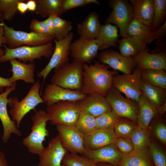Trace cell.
Here are the masks:
<instances>
[{
    "label": "cell",
    "instance_id": "obj_34",
    "mask_svg": "<svg viewBox=\"0 0 166 166\" xmlns=\"http://www.w3.org/2000/svg\"><path fill=\"white\" fill-rule=\"evenodd\" d=\"M130 139L133 144L135 152L148 148L151 142L147 131L138 126H136Z\"/></svg>",
    "mask_w": 166,
    "mask_h": 166
},
{
    "label": "cell",
    "instance_id": "obj_3",
    "mask_svg": "<svg viewBox=\"0 0 166 166\" xmlns=\"http://www.w3.org/2000/svg\"><path fill=\"white\" fill-rule=\"evenodd\" d=\"M84 64L73 60L55 68L51 83L65 89L81 91Z\"/></svg>",
    "mask_w": 166,
    "mask_h": 166
},
{
    "label": "cell",
    "instance_id": "obj_28",
    "mask_svg": "<svg viewBox=\"0 0 166 166\" xmlns=\"http://www.w3.org/2000/svg\"><path fill=\"white\" fill-rule=\"evenodd\" d=\"M118 42L120 53L124 57H133L143 52L149 50L147 44L132 37L123 38Z\"/></svg>",
    "mask_w": 166,
    "mask_h": 166
},
{
    "label": "cell",
    "instance_id": "obj_20",
    "mask_svg": "<svg viewBox=\"0 0 166 166\" xmlns=\"http://www.w3.org/2000/svg\"><path fill=\"white\" fill-rule=\"evenodd\" d=\"M81 109L96 117L112 109L105 97L94 93L79 101Z\"/></svg>",
    "mask_w": 166,
    "mask_h": 166
},
{
    "label": "cell",
    "instance_id": "obj_23",
    "mask_svg": "<svg viewBox=\"0 0 166 166\" xmlns=\"http://www.w3.org/2000/svg\"><path fill=\"white\" fill-rule=\"evenodd\" d=\"M133 18L151 28L154 18L153 0H130Z\"/></svg>",
    "mask_w": 166,
    "mask_h": 166
},
{
    "label": "cell",
    "instance_id": "obj_17",
    "mask_svg": "<svg viewBox=\"0 0 166 166\" xmlns=\"http://www.w3.org/2000/svg\"><path fill=\"white\" fill-rule=\"evenodd\" d=\"M16 86L8 87L4 92L0 94V120L3 128L2 140L4 143L7 142L12 134L18 136H22L21 131L18 129L15 122L10 117L8 113L7 106L8 103L9 95L15 90Z\"/></svg>",
    "mask_w": 166,
    "mask_h": 166
},
{
    "label": "cell",
    "instance_id": "obj_41",
    "mask_svg": "<svg viewBox=\"0 0 166 166\" xmlns=\"http://www.w3.org/2000/svg\"><path fill=\"white\" fill-rule=\"evenodd\" d=\"M135 127L128 122L120 119L115 125L114 131L117 136L130 138Z\"/></svg>",
    "mask_w": 166,
    "mask_h": 166
},
{
    "label": "cell",
    "instance_id": "obj_27",
    "mask_svg": "<svg viewBox=\"0 0 166 166\" xmlns=\"http://www.w3.org/2000/svg\"><path fill=\"white\" fill-rule=\"evenodd\" d=\"M127 35L146 44H150L155 40L151 29L133 18L127 27Z\"/></svg>",
    "mask_w": 166,
    "mask_h": 166
},
{
    "label": "cell",
    "instance_id": "obj_22",
    "mask_svg": "<svg viewBox=\"0 0 166 166\" xmlns=\"http://www.w3.org/2000/svg\"><path fill=\"white\" fill-rule=\"evenodd\" d=\"M12 76L9 78L12 83L22 80L26 83L34 84L35 82L34 71L35 65L33 62L29 64L22 62L16 59L10 60Z\"/></svg>",
    "mask_w": 166,
    "mask_h": 166
},
{
    "label": "cell",
    "instance_id": "obj_53",
    "mask_svg": "<svg viewBox=\"0 0 166 166\" xmlns=\"http://www.w3.org/2000/svg\"><path fill=\"white\" fill-rule=\"evenodd\" d=\"M166 111V102L164 103L158 109V112L161 114H163L165 113Z\"/></svg>",
    "mask_w": 166,
    "mask_h": 166
},
{
    "label": "cell",
    "instance_id": "obj_56",
    "mask_svg": "<svg viewBox=\"0 0 166 166\" xmlns=\"http://www.w3.org/2000/svg\"></svg>",
    "mask_w": 166,
    "mask_h": 166
},
{
    "label": "cell",
    "instance_id": "obj_38",
    "mask_svg": "<svg viewBox=\"0 0 166 166\" xmlns=\"http://www.w3.org/2000/svg\"><path fill=\"white\" fill-rule=\"evenodd\" d=\"M154 18L151 30H154L161 25L166 19V0H153Z\"/></svg>",
    "mask_w": 166,
    "mask_h": 166
},
{
    "label": "cell",
    "instance_id": "obj_19",
    "mask_svg": "<svg viewBox=\"0 0 166 166\" xmlns=\"http://www.w3.org/2000/svg\"><path fill=\"white\" fill-rule=\"evenodd\" d=\"M132 58L136 65V68L140 70L166 69L164 49L157 53H150L149 51H144Z\"/></svg>",
    "mask_w": 166,
    "mask_h": 166
},
{
    "label": "cell",
    "instance_id": "obj_48",
    "mask_svg": "<svg viewBox=\"0 0 166 166\" xmlns=\"http://www.w3.org/2000/svg\"><path fill=\"white\" fill-rule=\"evenodd\" d=\"M6 40L4 36V28L0 23V57L3 55L5 53V50L2 49L1 47L3 45L6 44Z\"/></svg>",
    "mask_w": 166,
    "mask_h": 166
},
{
    "label": "cell",
    "instance_id": "obj_7",
    "mask_svg": "<svg viewBox=\"0 0 166 166\" xmlns=\"http://www.w3.org/2000/svg\"><path fill=\"white\" fill-rule=\"evenodd\" d=\"M3 26L6 44L9 48L13 49L23 45L39 46L51 42L53 37L38 34L33 32H26L16 30L7 25L3 21L0 22Z\"/></svg>",
    "mask_w": 166,
    "mask_h": 166
},
{
    "label": "cell",
    "instance_id": "obj_6",
    "mask_svg": "<svg viewBox=\"0 0 166 166\" xmlns=\"http://www.w3.org/2000/svg\"><path fill=\"white\" fill-rule=\"evenodd\" d=\"M5 51L4 54L0 57V63L5 62L13 59H18L23 63L33 62L35 59L41 60L42 57H50L54 47L51 42L34 46L23 45L13 49L3 45Z\"/></svg>",
    "mask_w": 166,
    "mask_h": 166
},
{
    "label": "cell",
    "instance_id": "obj_39",
    "mask_svg": "<svg viewBox=\"0 0 166 166\" xmlns=\"http://www.w3.org/2000/svg\"><path fill=\"white\" fill-rule=\"evenodd\" d=\"M21 0H0V12L3 20L12 19L18 10V3Z\"/></svg>",
    "mask_w": 166,
    "mask_h": 166
},
{
    "label": "cell",
    "instance_id": "obj_45",
    "mask_svg": "<svg viewBox=\"0 0 166 166\" xmlns=\"http://www.w3.org/2000/svg\"><path fill=\"white\" fill-rule=\"evenodd\" d=\"M156 40L157 47L161 48L165 45V39L166 34V19L160 27L153 31Z\"/></svg>",
    "mask_w": 166,
    "mask_h": 166
},
{
    "label": "cell",
    "instance_id": "obj_15",
    "mask_svg": "<svg viewBox=\"0 0 166 166\" xmlns=\"http://www.w3.org/2000/svg\"><path fill=\"white\" fill-rule=\"evenodd\" d=\"M68 153L58 134L51 139L48 145L38 155L39 162L37 166H61L62 160Z\"/></svg>",
    "mask_w": 166,
    "mask_h": 166
},
{
    "label": "cell",
    "instance_id": "obj_18",
    "mask_svg": "<svg viewBox=\"0 0 166 166\" xmlns=\"http://www.w3.org/2000/svg\"><path fill=\"white\" fill-rule=\"evenodd\" d=\"M82 155L95 163H108L118 166L124 156L114 144L93 150L85 149Z\"/></svg>",
    "mask_w": 166,
    "mask_h": 166
},
{
    "label": "cell",
    "instance_id": "obj_11",
    "mask_svg": "<svg viewBox=\"0 0 166 166\" xmlns=\"http://www.w3.org/2000/svg\"><path fill=\"white\" fill-rule=\"evenodd\" d=\"M105 97L113 110L118 116L126 117L134 121H137V102L124 97L113 86Z\"/></svg>",
    "mask_w": 166,
    "mask_h": 166
},
{
    "label": "cell",
    "instance_id": "obj_13",
    "mask_svg": "<svg viewBox=\"0 0 166 166\" xmlns=\"http://www.w3.org/2000/svg\"><path fill=\"white\" fill-rule=\"evenodd\" d=\"M86 95L81 91L65 89L50 83L47 84L42 98L47 106L61 101H79Z\"/></svg>",
    "mask_w": 166,
    "mask_h": 166
},
{
    "label": "cell",
    "instance_id": "obj_30",
    "mask_svg": "<svg viewBox=\"0 0 166 166\" xmlns=\"http://www.w3.org/2000/svg\"><path fill=\"white\" fill-rule=\"evenodd\" d=\"M118 166H153L148 148L124 156Z\"/></svg>",
    "mask_w": 166,
    "mask_h": 166
},
{
    "label": "cell",
    "instance_id": "obj_49",
    "mask_svg": "<svg viewBox=\"0 0 166 166\" xmlns=\"http://www.w3.org/2000/svg\"><path fill=\"white\" fill-rule=\"evenodd\" d=\"M26 0H21L17 4V8L18 11L22 14H25L28 10L26 3L24 2Z\"/></svg>",
    "mask_w": 166,
    "mask_h": 166
},
{
    "label": "cell",
    "instance_id": "obj_25",
    "mask_svg": "<svg viewBox=\"0 0 166 166\" xmlns=\"http://www.w3.org/2000/svg\"><path fill=\"white\" fill-rule=\"evenodd\" d=\"M118 27L110 23L101 25L95 39L99 44V50L106 49L113 46L117 47L119 41Z\"/></svg>",
    "mask_w": 166,
    "mask_h": 166
},
{
    "label": "cell",
    "instance_id": "obj_29",
    "mask_svg": "<svg viewBox=\"0 0 166 166\" xmlns=\"http://www.w3.org/2000/svg\"><path fill=\"white\" fill-rule=\"evenodd\" d=\"M140 88L142 94L158 110L166 102V89L152 85L142 79Z\"/></svg>",
    "mask_w": 166,
    "mask_h": 166
},
{
    "label": "cell",
    "instance_id": "obj_37",
    "mask_svg": "<svg viewBox=\"0 0 166 166\" xmlns=\"http://www.w3.org/2000/svg\"><path fill=\"white\" fill-rule=\"evenodd\" d=\"M61 164L63 166H97L87 157L71 153H68L64 156Z\"/></svg>",
    "mask_w": 166,
    "mask_h": 166
},
{
    "label": "cell",
    "instance_id": "obj_44",
    "mask_svg": "<svg viewBox=\"0 0 166 166\" xmlns=\"http://www.w3.org/2000/svg\"><path fill=\"white\" fill-rule=\"evenodd\" d=\"M29 28L31 32L55 38L53 33L48 28L43 21H41L34 19L31 21Z\"/></svg>",
    "mask_w": 166,
    "mask_h": 166
},
{
    "label": "cell",
    "instance_id": "obj_10",
    "mask_svg": "<svg viewBox=\"0 0 166 166\" xmlns=\"http://www.w3.org/2000/svg\"><path fill=\"white\" fill-rule=\"evenodd\" d=\"M141 80V70L136 68L131 73L113 76L112 86L128 99L138 103L142 95L140 88Z\"/></svg>",
    "mask_w": 166,
    "mask_h": 166
},
{
    "label": "cell",
    "instance_id": "obj_55",
    "mask_svg": "<svg viewBox=\"0 0 166 166\" xmlns=\"http://www.w3.org/2000/svg\"><path fill=\"white\" fill-rule=\"evenodd\" d=\"M0 21H1V22L3 21V20L2 19V14L0 12Z\"/></svg>",
    "mask_w": 166,
    "mask_h": 166
},
{
    "label": "cell",
    "instance_id": "obj_47",
    "mask_svg": "<svg viewBox=\"0 0 166 166\" xmlns=\"http://www.w3.org/2000/svg\"><path fill=\"white\" fill-rule=\"evenodd\" d=\"M16 83H12L9 78H5L0 76V92H4V88L8 87H13L16 86Z\"/></svg>",
    "mask_w": 166,
    "mask_h": 166
},
{
    "label": "cell",
    "instance_id": "obj_12",
    "mask_svg": "<svg viewBox=\"0 0 166 166\" xmlns=\"http://www.w3.org/2000/svg\"><path fill=\"white\" fill-rule=\"evenodd\" d=\"M99 44L95 39L80 38L72 42L70 54L73 60L83 64H91L98 54Z\"/></svg>",
    "mask_w": 166,
    "mask_h": 166
},
{
    "label": "cell",
    "instance_id": "obj_42",
    "mask_svg": "<svg viewBox=\"0 0 166 166\" xmlns=\"http://www.w3.org/2000/svg\"><path fill=\"white\" fill-rule=\"evenodd\" d=\"M91 3L100 5V2L97 0H62L61 9V14L70 10L85 6Z\"/></svg>",
    "mask_w": 166,
    "mask_h": 166
},
{
    "label": "cell",
    "instance_id": "obj_52",
    "mask_svg": "<svg viewBox=\"0 0 166 166\" xmlns=\"http://www.w3.org/2000/svg\"><path fill=\"white\" fill-rule=\"evenodd\" d=\"M0 166H9L5 154L0 150Z\"/></svg>",
    "mask_w": 166,
    "mask_h": 166
},
{
    "label": "cell",
    "instance_id": "obj_14",
    "mask_svg": "<svg viewBox=\"0 0 166 166\" xmlns=\"http://www.w3.org/2000/svg\"><path fill=\"white\" fill-rule=\"evenodd\" d=\"M97 57L99 62L124 74L132 73L136 67L132 57H124L112 49L103 50Z\"/></svg>",
    "mask_w": 166,
    "mask_h": 166
},
{
    "label": "cell",
    "instance_id": "obj_9",
    "mask_svg": "<svg viewBox=\"0 0 166 166\" xmlns=\"http://www.w3.org/2000/svg\"><path fill=\"white\" fill-rule=\"evenodd\" d=\"M73 37V33L71 31L64 38L53 40L55 47L50 59L45 67L37 75L38 77L43 79L41 90L45 80L51 70L69 62Z\"/></svg>",
    "mask_w": 166,
    "mask_h": 166
},
{
    "label": "cell",
    "instance_id": "obj_4",
    "mask_svg": "<svg viewBox=\"0 0 166 166\" xmlns=\"http://www.w3.org/2000/svg\"><path fill=\"white\" fill-rule=\"evenodd\" d=\"M32 124L30 134L22 140V144L32 154L39 155L44 149L43 142L48 137L49 132L46 128L49 118L45 111L35 112L31 118Z\"/></svg>",
    "mask_w": 166,
    "mask_h": 166
},
{
    "label": "cell",
    "instance_id": "obj_40",
    "mask_svg": "<svg viewBox=\"0 0 166 166\" xmlns=\"http://www.w3.org/2000/svg\"><path fill=\"white\" fill-rule=\"evenodd\" d=\"M150 154L155 166H166L165 155L162 150L154 142L149 145Z\"/></svg>",
    "mask_w": 166,
    "mask_h": 166
},
{
    "label": "cell",
    "instance_id": "obj_50",
    "mask_svg": "<svg viewBox=\"0 0 166 166\" xmlns=\"http://www.w3.org/2000/svg\"><path fill=\"white\" fill-rule=\"evenodd\" d=\"M26 4L28 10L30 11L35 12L37 7V3L35 0H27Z\"/></svg>",
    "mask_w": 166,
    "mask_h": 166
},
{
    "label": "cell",
    "instance_id": "obj_36",
    "mask_svg": "<svg viewBox=\"0 0 166 166\" xmlns=\"http://www.w3.org/2000/svg\"><path fill=\"white\" fill-rule=\"evenodd\" d=\"M97 129H113L120 119L112 109L96 117Z\"/></svg>",
    "mask_w": 166,
    "mask_h": 166
},
{
    "label": "cell",
    "instance_id": "obj_51",
    "mask_svg": "<svg viewBox=\"0 0 166 166\" xmlns=\"http://www.w3.org/2000/svg\"><path fill=\"white\" fill-rule=\"evenodd\" d=\"M43 21L48 28L53 33V15L49 16L47 19Z\"/></svg>",
    "mask_w": 166,
    "mask_h": 166
},
{
    "label": "cell",
    "instance_id": "obj_2",
    "mask_svg": "<svg viewBox=\"0 0 166 166\" xmlns=\"http://www.w3.org/2000/svg\"><path fill=\"white\" fill-rule=\"evenodd\" d=\"M41 84L37 80L31 86L26 96L21 101L15 97L8 98V105L11 107L9 111L12 120L16 122L18 128L23 118L39 104L45 103L40 96Z\"/></svg>",
    "mask_w": 166,
    "mask_h": 166
},
{
    "label": "cell",
    "instance_id": "obj_32",
    "mask_svg": "<svg viewBox=\"0 0 166 166\" xmlns=\"http://www.w3.org/2000/svg\"><path fill=\"white\" fill-rule=\"evenodd\" d=\"M74 128L83 135L91 133L97 129L96 117L81 109Z\"/></svg>",
    "mask_w": 166,
    "mask_h": 166
},
{
    "label": "cell",
    "instance_id": "obj_21",
    "mask_svg": "<svg viewBox=\"0 0 166 166\" xmlns=\"http://www.w3.org/2000/svg\"><path fill=\"white\" fill-rule=\"evenodd\" d=\"M85 149L93 150L114 144L117 136L113 129H96L91 133L83 135Z\"/></svg>",
    "mask_w": 166,
    "mask_h": 166
},
{
    "label": "cell",
    "instance_id": "obj_46",
    "mask_svg": "<svg viewBox=\"0 0 166 166\" xmlns=\"http://www.w3.org/2000/svg\"><path fill=\"white\" fill-rule=\"evenodd\" d=\"M155 133L157 138L164 144H166V127L163 123L160 122L156 125Z\"/></svg>",
    "mask_w": 166,
    "mask_h": 166
},
{
    "label": "cell",
    "instance_id": "obj_8",
    "mask_svg": "<svg viewBox=\"0 0 166 166\" xmlns=\"http://www.w3.org/2000/svg\"><path fill=\"white\" fill-rule=\"evenodd\" d=\"M109 5L112 10L105 23L115 24L119 29L120 35L123 38L126 37L127 27L133 18L132 4L126 0H110Z\"/></svg>",
    "mask_w": 166,
    "mask_h": 166
},
{
    "label": "cell",
    "instance_id": "obj_54",
    "mask_svg": "<svg viewBox=\"0 0 166 166\" xmlns=\"http://www.w3.org/2000/svg\"><path fill=\"white\" fill-rule=\"evenodd\" d=\"M97 164V166H116L110 164H106L104 163H98Z\"/></svg>",
    "mask_w": 166,
    "mask_h": 166
},
{
    "label": "cell",
    "instance_id": "obj_31",
    "mask_svg": "<svg viewBox=\"0 0 166 166\" xmlns=\"http://www.w3.org/2000/svg\"><path fill=\"white\" fill-rule=\"evenodd\" d=\"M36 14L43 18L53 15L60 16L62 0H36Z\"/></svg>",
    "mask_w": 166,
    "mask_h": 166
},
{
    "label": "cell",
    "instance_id": "obj_33",
    "mask_svg": "<svg viewBox=\"0 0 166 166\" xmlns=\"http://www.w3.org/2000/svg\"><path fill=\"white\" fill-rule=\"evenodd\" d=\"M141 79L152 85L166 89L165 70L147 69L141 70Z\"/></svg>",
    "mask_w": 166,
    "mask_h": 166
},
{
    "label": "cell",
    "instance_id": "obj_1",
    "mask_svg": "<svg viewBox=\"0 0 166 166\" xmlns=\"http://www.w3.org/2000/svg\"><path fill=\"white\" fill-rule=\"evenodd\" d=\"M109 68L97 60L93 64H84L81 91L86 95L97 93L105 97L112 86L113 76L118 73V71L109 70Z\"/></svg>",
    "mask_w": 166,
    "mask_h": 166
},
{
    "label": "cell",
    "instance_id": "obj_16",
    "mask_svg": "<svg viewBox=\"0 0 166 166\" xmlns=\"http://www.w3.org/2000/svg\"><path fill=\"white\" fill-rule=\"evenodd\" d=\"M62 144L70 153L82 154L85 150L83 135L74 127L56 125Z\"/></svg>",
    "mask_w": 166,
    "mask_h": 166
},
{
    "label": "cell",
    "instance_id": "obj_5",
    "mask_svg": "<svg viewBox=\"0 0 166 166\" xmlns=\"http://www.w3.org/2000/svg\"><path fill=\"white\" fill-rule=\"evenodd\" d=\"M45 111L52 124L74 127L81 108L79 101H64L47 106Z\"/></svg>",
    "mask_w": 166,
    "mask_h": 166
},
{
    "label": "cell",
    "instance_id": "obj_24",
    "mask_svg": "<svg viewBox=\"0 0 166 166\" xmlns=\"http://www.w3.org/2000/svg\"><path fill=\"white\" fill-rule=\"evenodd\" d=\"M101 26L98 15L96 12L93 11L88 15L81 23L77 24V32L80 38L95 39Z\"/></svg>",
    "mask_w": 166,
    "mask_h": 166
},
{
    "label": "cell",
    "instance_id": "obj_26",
    "mask_svg": "<svg viewBox=\"0 0 166 166\" xmlns=\"http://www.w3.org/2000/svg\"><path fill=\"white\" fill-rule=\"evenodd\" d=\"M138 104V126L147 131L151 121L158 112V110L143 94Z\"/></svg>",
    "mask_w": 166,
    "mask_h": 166
},
{
    "label": "cell",
    "instance_id": "obj_43",
    "mask_svg": "<svg viewBox=\"0 0 166 166\" xmlns=\"http://www.w3.org/2000/svg\"><path fill=\"white\" fill-rule=\"evenodd\" d=\"M114 144L124 156L129 155L134 151L133 144L130 138L117 136Z\"/></svg>",
    "mask_w": 166,
    "mask_h": 166
},
{
    "label": "cell",
    "instance_id": "obj_35",
    "mask_svg": "<svg viewBox=\"0 0 166 166\" xmlns=\"http://www.w3.org/2000/svg\"><path fill=\"white\" fill-rule=\"evenodd\" d=\"M53 33L55 38L59 40L65 37L71 32L72 23L57 15H53Z\"/></svg>",
    "mask_w": 166,
    "mask_h": 166
}]
</instances>
